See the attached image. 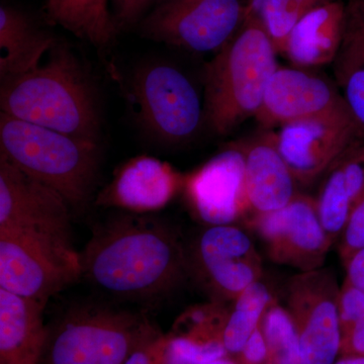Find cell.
Here are the masks:
<instances>
[{
  "label": "cell",
  "instance_id": "obj_12",
  "mask_svg": "<svg viewBox=\"0 0 364 364\" xmlns=\"http://www.w3.org/2000/svg\"><path fill=\"white\" fill-rule=\"evenodd\" d=\"M245 224L262 240L272 262L299 272L324 267L334 244L321 222L316 198L304 193L279 210L249 215Z\"/></svg>",
  "mask_w": 364,
  "mask_h": 364
},
{
  "label": "cell",
  "instance_id": "obj_29",
  "mask_svg": "<svg viewBox=\"0 0 364 364\" xmlns=\"http://www.w3.org/2000/svg\"><path fill=\"white\" fill-rule=\"evenodd\" d=\"M167 346L168 335L158 332L141 344L124 364H170Z\"/></svg>",
  "mask_w": 364,
  "mask_h": 364
},
{
  "label": "cell",
  "instance_id": "obj_16",
  "mask_svg": "<svg viewBox=\"0 0 364 364\" xmlns=\"http://www.w3.org/2000/svg\"><path fill=\"white\" fill-rule=\"evenodd\" d=\"M183 181L169 163L150 156L133 158L117 170L97 203L135 214L156 212L171 202Z\"/></svg>",
  "mask_w": 364,
  "mask_h": 364
},
{
  "label": "cell",
  "instance_id": "obj_17",
  "mask_svg": "<svg viewBox=\"0 0 364 364\" xmlns=\"http://www.w3.org/2000/svg\"><path fill=\"white\" fill-rule=\"evenodd\" d=\"M240 145L245 158L249 215L267 214L286 207L299 193L298 182L275 145L273 132H264Z\"/></svg>",
  "mask_w": 364,
  "mask_h": 364
},
{
  "label": "cell",
  "instance_id": "obj_18",
  "mask_svg": "<svg viewBox=\"0 0 364 364\" xmlns=\"http://www.w3.org/2000/svg\"><path fill=\"white\" fill-rule=\"evenodd\" d=\"M348 23V9L342 0H332L309 11L298 21L282 54L299 68L334 63Z\"/></svg>",
  "mask_w": 364,
  "mask_h": 364
},
{
  "label": "cell",
  "instance_id": "obj_10",
  "mask_svg": "<svg viewBox=\"0 0 364 364\" xmlns=\"http://www.w3.org/2000/svg\"><path fill=\"white\" fill-rule=\"evenodd\" d=\"M133 91L144 124L163 142L189 140L205 121V107L195 85L176 67H142L133 79Z\"/></svg>",
  "mask_w": 364,
  "mask_h": 364
},
{
  "label": "cell",
  "instance_id": "obj_30",
  "mask_svg": "<svg viewBox=\"0 0 364 364\" xmlns=\"http://www.w3.org/2000/svg\"><path fill=\"white\" fill-rule=\"evenodd\" d=\"M234 358L239 364H267V347L260 325Z\"/></svg>",
  "mask_w": 364,
  "mask_h": 364
},
{
  "label": "cell",
  "instance_id": "obj_33",
  "mask_svg": "<svg viewBox=\"0 0 364 364\" xmlns=\"http://www.w3.org/2000/svg\"><path fill=\"white\" fill-rule=\"evenodd\" d=\"M347 9H348L347 26L364 35V0H353L349 6H347Z\"/></svg>",
  "mask_w": 364,
  "mask_h": 364
},
{
  "label": "cell",
  "instance_id": "obj_31",
  "mask_svg": "<svg viewBox=\"0 0 364 364\" xmlns=\"http://www.w3.org/2000/svg\"><path fill=\"white\" fill-rule=\"evenodd\" d=\"M112 2L116 9V18H119V23L124 25L135 21L149 0H112Z\"/></svg>",
  "mask_w": 364,
  "mask_h": 364
},
{
  "label": "cell",
  "instance_id": "obj_1",
  "mask_svg": "<svg viewBox=\"0 0 364 364\" xmlns=\"http://www.w3.org/2000/svg\"><path fill=\"white\" fill-rule=\"evenodd\" d=\"M80 260L90 284L133 301L163 298L189 277L181 235L169 223L143 214L119 215L98 225Z\"/></svg>",
  "mask_w": 364,
  "mask_h": 364
},
{
  "label": "cell",
  "instance_id": "obj_6",
  "mask_svg": "<svg viewBox=\"0 0 364 364\" xmlns=\"http://www.w3.org/2000/svg\"><path fill=\"white\" fill-rule=\"evenodd\" d=\"M71 212L58 191L28 176L0 155V232L75 250Z\"/></svg>",
  "mask_w": 364,
  "mask_h": 364
},
{
  "label": "cell",
  "instance_id": "obj_34",
  "mask_svg": "<svg viewBox=\"0 0 364 364\" xmlns=\"http://www.w3.org/2000/svg\"><path fill=\"white\" fill-rule=\"evenodd\" d=\"M334 364H364V356H340Z\"/></svg>",
  "mask_w": 364,
  "mask_h": 364
},
{
  "label": "cell",
  "instance_id": "obj_28",
  "mask_svg": "<svg viewBox=\"0 0 364 364\" xmlns=\"http://www.w3.org/2000/svg\"><path fill=\"white\" fill-rule=\"evenodd\" d=\"M364 247V191L358 198L338 240V253L343 265Z\"/></svg>",
  "mask_w": 364,
  "mask_h": 364
},
{
  "label": "cell",
  "instance_id": "obj_25",
  "mask_svg": "<svg viewBox=\"0 0 364 364\" xmlns=\"http://www.w3.org/2000/svg\"><path fill=\"white\" fill-rule=\"evenodd\" d=\"M332 0H248L245 20L263 26L279 54L284 51L289 33L309 11Z\"/></svg>",
  "mask_w": 364,
  "mask_h": 364
},
{
  "label": "cell",
  "instance_id": "obj_5",
  "mask_svg": "<svg viewBox=\"0 0 364 364\" xmlns=\"http://www.w3.org/2000/svg\"><path fill=\"white\" fill-rule=\"evenodd\" d=\"M158 332L142 313L79 304L47 325L39 364H124Z\"/></svg>",
  "mask_w": 364,
  "mask_h": 364
},
{
  "label": "cell",
  "instance_id": "obj_2",
  "mask_svg": "<svg viewBox=\"0 0 364 364\" xmlns=\"http://www.w3.org/2000/svg\"><path fill=\"white\" fill-rule=\"evenodd\" d=\"M50 52L45 64L1 81V112L100 144V109L90 79L68 48L54 46Z\"/></svg>",
  "mask_w": 364,
  "mask_h": 364
},
{
  "label": "cell",
  "instance_id": "obj_11",
  "mask_svg": "<svg viewBox=\"0 0 364 364\" xmlns=\"http://www.w3.org/2000/svg\"><path fill=\"white\" fill-rule=\"evenodd\" d=\"M82 277L80 253L0 232V289L46 306Z\"/></svg>",
  "mask_w": 364,
  "mask_h": 364
},
{
  "label": "cell",
  "instance_id": "obj_24",
  "mask_svg": "<svg viewBox=\"0 0 364 364\" xmlns=\"http://www.w3.org/2000/svg\"><path fill=\"white\" fill-rule=\"evenodd\" d=\"M335 76L345 104L364 135V35L347 26L334 61Z\"/></svg>",
  "mask_w": 364,
  "mask_h": 364
},
{
  "label": "cell",
  "instance_id": "obj_23",
  "mask_svg": "<svg viewBox=\"0 0 364 364\" xmlns=\"http://www.w3.org/2000/svg\"><path fill=\"white\" fill-rule=\"evenodd\" d=\"M277 299L263 279L254 282L235 299L223 332V344L230 358H235L242 350Z\"/></svg>",
  "mask_w": 364,
  "mask_h": 364
},
{
  "label": "cell",
  "instance_id": "obj_20",
  "mask_svg": "<svg viewBox=\"0 0 364 364\" xmlns=\"http://www.w3.org/2000/svg\"><path fill=\"white\" fill-rule=\"evenodd\" d=\"M44 309L0 289V364H39L47 336Z\"/></svg>",
  "mask_w": 364,
  "mask_h": 364
},
{
  "label": "cell",
  "instance_id": "obj_22",
  "mask_svg": "<svg viewBox=\"0 0 364 364\" xmlns=\"http://www.w3.org/2000/svg\"><path fill=\"white\" fill-rule=\"evenodd\" d=\"M47 16L54 25L104 49L116 33L109 0H48Z\"/></svg>",
  "mask_w": 364,
  "mask_h": 364
},
{
  "label": "cell",
  "instance_id": "obj_32",
  "mask_svg": "<svg viewBox=\"0 0 364 364\" xmlns=\"http://www.w3.org/2000/svg\"><path fill=\"white\" fill-rule=\"evenodd\" d=\"M347 282L364 291V247L358 250L344 265Z\"/></svg>",
  "mask_w": 364,
  "mask_h": 364
},
{
  "label": "cell",
  "instance_id": "obj_13",
  "mask_svg": "<svg viewBox=\"0 0 364 364\" xmlns=\"http://www.w3.org/2000/svg\"><path fill=\"white\" fill-rule=\"evenodd\" d=\"M359 134L346 107L280 126L273 136L296 181L310 186L324 176Z\"/></svg>",
  "mask_w": 364,
  "mask_h": 364
},
{
  "label": "cell",
  "instance_id": "obj_4",
  "mask_svg": "<svg viewBox=\"0 0 364 364\" xmlns=\"http://www.w3.org/2000/svg\"><path fill=\"white\" fill-rule=\"evenodd\" d=\"M100 145L0 112V155L58 191L73 210L90 202L100 171Z\"/></svg>",
  "mask_w": 364,
  "mask_h": 364
},
{
  "label": "cell",
  "instance_id": "obj_35",
  "mask_svg": "<svg viewBox=\"0 0 364 364\" xmlns=\"http://www.w3.org/2000/svg\"><path fill=\"white\" fill-rule=\"evenodd\" d=\"M196 364H239L235 360L234 358H230V356H224V358H220L217 359H213V360L205 361V363H196Z\"/></svg>",
  "mask_w": 364,
  "mask_h": 364
},
{
  "label": "cell",
  "instance_id": "obj_9",
  "mask_svg": "<svg viewBox=\"0 0 364 364\" xmlns=\"http://www.w3.org/2000/svg\"><path fill=\"white\" fill-rule=\"evenodd\" d=\"M331 268L298 272L287 284V310L303 364H334L340 355L339 294Z\"/></svg>",
  "mask_w": 364,
  "mask_h": 364
},
{
  "label": "cell",
  "instance_id": "obj_3",
  "mask_svg": "<svg viewBox=\"0 0 364 364\" xmlns=\"http://www.w3.org/2000/svg\"><path fill=\"white\" fill-rule=\"evenodd\" d=\"M277 49L258 21H244L240 30L205 67V121L227 135L259 111L265 90L277 70Z\"/></svg>",
  "mask_w": 364,
  "mask_h": 364
},
{
  "label": "cell",
  "instance_id": "obj_27",
  "mask_svg": "<svg viewBox=\"0 0 364 364\" xmlns=\"http://www.w3.org/2000/svg\"><path fill=\"white\" fill-rule=\"evenodd\" d=\"M340 356H364V291L344 280L339 294Z\"/></svg>",
  "mask_w": 364,
  "mask_h": 364
},
{
  "label": "cell",
  "instance_id": "obj_26",
  "mask_svg": "<svg viewBox=\"0 0 364 364\" xmlns=\"http://www.w3.org/2000/svg\"><path fill=\"white\" fill-rule=\"evenodd\" d=\"M260 327L267 347V364H303L293 320L277 299L267 309Z\"/></svg>",
  "mask_w": 364,
  "mask_h": 364
},
{
  "label": "cell",
  "instance_id": "obj_7",
  "mask_svg": "<svg viewBox=\"0 0 364 364\" xmlns=\"http://www.w3.org/2000/svg\"><path fill=\"white\" fill-rule=\"evenodd\" d=\"M189 277L212 301L233 303L263 279L262 257L252 239L236 225L208 226L188 247Z\"/></svg>",
  "mask_w": 364,
  "mask_h": 364
},
{
  "label": "cell",
  "instance_id": "obj_15",
  "mask_svg": "<svg viewBox=\"0 0 364 364\" xmlns=\"http://www.w3.org/2000/svg\"><path fill=\"white\" fill-rule=\"evenodd\" d=\"M338 86L299 67H277L265 90L256 121L267 129L343 109Z\"/></svg>",
  "mask_w": 364,
  "mask_h": 364
},
{
  "label": "cell",
  "instance_id": "obj_19",
  "mask_svg": "<svg viewBox=\"0 0 364 364\" xmlns=\"http://www.w3.org/2000/svg\"><path fill=\"white\" fill-rule=\"evenodd\" d=\"M323 177L316 203L323 227L335 244L364 191L363 133L333 162Z\"/></svg>",
  "mask_w": 364,
  "mask_h": 364
},
{
  "label": "cell",
  "instance_id": "obj_14",
  "mask_svg": "<svg viewBox=\"0 0 364 364\" xmlns=\"http://www.w3.org/2000/svg\"><path fill=\"white\" fill-rule=\"evenodd\" d=\"M182 188L193 214L207 226L245 221L250 210L240 144L225 148L184 176Z\"/></svg>",
  "mask_w": 364,
  "mask_h": 364
},
{
  "label": "cell",
  "instance_id": "obj_8",
  "mask_svg": "<svg viewBox=\"0 0 364 364\" xmlns=\"http://www.w3.org/2000/svg\"><path fill=\"white\" fill-rule=\"evenodd\" d=\"M245 21L241 0H171L143 21L148 39L196 53L219 52Z\"/></svg>",
  "mask_w": 364,
  "mask_h": 364
},
{
  "label": "cell",
  "instance_id": "obj_21",
  "mask_svg": "<svg viewBox=\"0 0 364 364\" xmlns=\"http://www.w3.org/2000/svg\"><path fill=\"white\" fill-rule=\"evenodd\" d=\"M54 40L14 7L0 6V79L18 77L40 65Z\"/></svg>",
  "mask_w": 364,
  "mask_h": 364
}]
</instances>
